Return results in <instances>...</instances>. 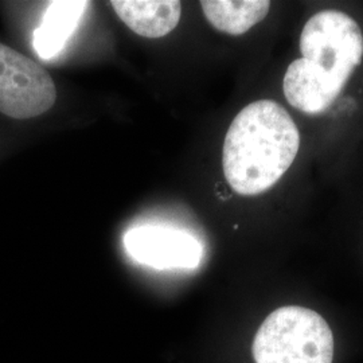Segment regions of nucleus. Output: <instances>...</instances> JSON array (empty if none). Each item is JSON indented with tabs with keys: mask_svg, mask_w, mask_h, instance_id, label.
<instances>
[{
	"mask_svg": "<svg viewBox=\"0 0 363 363\" xmlns=\"http://www.w3.org/2000/svg\"><path fill=\"white\" fill-rule=\"evenodd\" d=\"M301 58L284 76V94L298 111L325 112L345 89L363 58V34L350 15L325 10L308 19L300 35Z\"/></svg>",
	"mask_w": 363,
	"mask_h": 363,
	"instance_id": "obj_1",
	"label": "nucleus"
},
{
	"mask_svg": "<svg viewBox=\"0 0 363 363\" xmlns=\"http://www.w3.org/2000/svg\"><path fill=\"white\" fill-rule=\"evenodd\" d=\"M300 133L294 118L272 100L247 105L234 117L222 150L225 178L237 194L269 190L295 162Z\"/></svg>",
	"mask_w": 363,
	"mask_h": 363,
	"instance_id": "obj_2",
	"label": "nucleus"
},
{
	"mask_svg": "<svg viewBox=\"0 0 363 363\" xmlns=\"http://www.w3.org/2000/svg\"><path fill=\"white\" fill-rule=\"evenodd\" d=\"M253 357L256 363H333L334 337L318 312L286 306L259 327Z\"/></svg>",
	"mask_w": 363,
	"mask_h": 363,
	"instance_id": "obj_3",
	"label": "nucleus"
},
{
	"mask_svg": "<svg viewBox=\"0 0 363 363\" xmlns=\"http://www.w3.org/2000/svg\"><path fill=\"white\" fill-rule=\"evenodd\" d=\"M57 88L37 62L0 43V113L16 120L40 116L52 109Z\"/></svg>",
	"mask_w": 363,
	"mask_h": 363,
	"instance_id": "obj_4",
	"label": "nucleus"
},
{
	"mask_svg": "<svg viewBox=\"0 0 363 363\" xmlns=\"http://www.w3.org/2000/svg\"><path fill=\"white\" fill-rule=\"evenodd\" d=\"M124 247L135 261L156 269H193L203 257V247L194 235L155 225L128 230Z\"/></svg>",
	"mask_w": 363,
	"mask_h": 363,
	"instance_id": "obj_5",
	"label": "nucleus"
},
{
	"mask_svg": "<svg viewBox=\"0 0 363 363\" xmlns=\"http://www.w3.org/2000/svg\"><path fill=\"white\" fill-rule=\"evenodd\" d=\"M117 16L144 38H162L178 26L182 4L177 0H113Z\"/></svg>",
	"mask_w": 363,
	"mask_h": 363,
	"instance_id": "obj_6",
	"label": "nucleus"
},
{
	"mask_svg": "<svg viewBox=\"0 0 363 363\" xmlns=\"http://www.w3.org/2000/svg\"><path fill=\"white\" fill-rule=\"evenodd\" d=\"M88 4V1L79 0L50 3L40 25L34 31V49L42 60H52L64 49Z\"/></svg>",
	"mask_w": 363,
	"mask_h": 363,
	"instance_id": "obj_7",
	"label": "nucleus"
},
{
	"mask_svg": "<svg viewBox=\"0 0 363 363\" xmlns=\"http://www.w3.org/2000/svg\"><path fill=\"white\" fill-rule=\"evenodd\" d=\"M201 7L211 26L229 35H242L265 19L271 9V1L203 0Z\"/></svg>",
	"mask_w": 363,
	"mask_h": 363,
	"instance_id": "obj_8",
	"label": "nucleus"
}]
</instances>
